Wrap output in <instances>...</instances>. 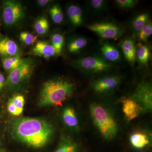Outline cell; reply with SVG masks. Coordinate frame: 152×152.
I'll return each mask as SVG.
<instances>
[{"label": "cell", "instance_id": "4316f807", "mask_svg": "<svg viewBox=\"0 0 152 152\" xmlns=\"http://www.w3.org/2000/svg\"><path fill=\"white\" fill-rule=\"evenodd\" d=\"M20 40L27 45H32L35 42L37 38L28 32L23 31L20 33Z\"/></svg>", "mask_w": 152, "mask_h": 152}, {"label": "cell", "instance_id": "8992f818", "mask_svg": "<svg viewBox=\"0 0 152 152\" xmlns=\"http://www.w3.org/2000/svg\"><path fill=\"white\" fill-rule=\"evenodd\" d=\"M78 69L88 72L99 73L109 70L111 65L102 58L96 56H88L79 59L73 63Z\"/></svg>", "mask_w": 152, "mask_h": 152}, {"label": "cell", "instance_id": "9a60e30c", "mask_svg": "<svg viewBox=\"0 0 152 152\" xmlns=\"http://www.w3.org/2000/svg\"><path fill=\"white\" fill-rule=\"evenodd\" d=\"M77 144L69 137H63L54 152H77Z\"/></svg>", "mask_w": 152, "mask_h": 152}, {"label": "cell", "instance_id": "4fadbf2b", "mask_svg": "<svg viewBox=\"0 0 152 152\" xmlns=\"http://www.w3.org/2000/svg\"><path fill=\"white\" fill-rule=\"evenodd\" d=\"M32 52L34 55L49 58L56 55V51L52 45L45 41H39L33 47Z\"/></svg>", "mask_w": 152, "mask_h": 152}, {"label": "cell", "instance_id": "7402d4cb", "mask_svg": "<svg viewBox=\"0 0 152 152\" xmlns=\"http://www.w3.org/2000/svg\"><path fill=\"white\" fill-rule=\"evenodd\" d=\"M88 42L84 38L80 37L75 39L70 42L68 45V49L69 52L75 53L84 48L87 45Z\"/></svg>", "mask_w": 152, "mask_h": 152}, {"label": "cell", "instance_id": "f546056e", "mask_svg": "<svg viewBox=\"0 0 152 152\" xmlns=\"http://www.w3.org/2000/svg\"><path fill=\"white\" fill-rule=\"evenodd\" d=\"M118 6L122 8H131L135 5L137 1L133 0H117L115 1Z\"/></svg>", "mask_w": 152, "mask_h": 152}, {"label": "cell", "instance_id": "2e32d148", "mask_svg": "<svg viewBox=\"0 0 152 152\" xmlns=\"http://www.w3.org/2000/svg\"><path fill=\"white\" fill-rule=\"evenodd\" d=\"M121 47L126 59L130 62H134L136 57V49L134 41L126 39L122 42Z\"/></svg>", "mask_w": 152, "mask_h": 152}, {"label": "cell", "instance_id": "d4e9b609", "mask_svg": "<svg viewBox=\"0 0 152 152\" xmlns=\"http://www.w3.org/2000/svg\"><path fill=\"white\" fill-rule=\"evenodd\" d=\"M51 42L52 46L55 49L56 55H60L64 47V37L60 34H54L52 36Z\"/></svg>", "mask_w": 152, "mask_h": 152}, {"label": "cell", "instance_id": "484cf974", "mask_svg": "<svg viewBox=\"0 0 152 152\" xmlns=\"http://www.w3.org/2000/svg\"><path fill=\"white\" fill-rule=\"evenodd\" d=\"M152 34V23L150 20L148 23L139 32V39L140 41H146Z\"/></svg>", "mask_w": 152, "mask_h": 152}, {"label": "cell", "instance_id": "ffe728a7", "mask_svg": "<svg viewBox=\"0 0 152 152\" xmlns=\"http://www.w3.org/2000/svg\"><path fill=\"white\" fill-rule=\"evenodd\" d=\"M35 31L38 35H43L48 31L49 24L46 18L40 17L37 19L34 25Z\"/></svg>", "mask_w": 152, "mask_h": 152}, {"label": "cell", "instance_id": "5b68a950", "mask_svg": "<svg viewBox=\"0 0 152 152\" xmlns=\"http://www.w3.org/2000/svg\"><path fill=\"white\" fill-rule=\"evenodd\" d=\"M24 15V10L20 3L11 0L4 2L2 18L4 24L7 26L16 25Z\"/></svg>", "mask_w": 152, "mask_h": 152}, {"label": "cell", "instance_id": "d6986e66", "mask_svg": "<svg viewBox=\"0 0 152 152\" xmlns=\"http://www.w3.org/2000/svg\"><path fill=\"white\" fill-rule=\"evenodd\" d=\"M23 59L20 56L3 58L2 64L5 70L10 73L17 69L23 62Z\"/></svg>", "mask_w": 152, "mask_h": 152}, {"label": "cell", "instance_id": "44dd1931", "mask_svg": "<svg viewBox=\"0 0 152 152\" xmlns=\"http://www.w3.org/2000/svg\"><path fill=\"white\" fill-rule=\"evenodd\" d=\"M136 56L141 64H146L150 57V51L148 47L145 45H140L137 50L136 51Z\"/></svg>", "mask_w": 152, "mask_h": 152}, {"label": "cell", "instance_id": "ba28073f", "mask_svg": "<svg viewBox=\"0 0 152 152\" xmlns=\"http://www.w3.org/2000/svg\"><path fill=\"white\" fill-rule=\"evenodd\" d=\"M88 28L104 39H116L121 37L122 34L121 28L112 23H96L89 25Z\"/></svg>", "mask_w": 152, "mask_h": 152}, {"label": "cell", "instance_id": "4dcf8cb0", "mask_svg": "<svg viewBox=\"0 0 152 152\" xmlns=\"http://www.w3.org/2000/svg\"><path fill=\"white\" fill-rule=\"evenodd\" d=\"M105 1L103 0H92L91 1V6L96 10H100L104 5Z\"/></svg>", "mask_w": 152, "mask_h": 152}, {"label": "cell", "instance_id": "1f68e13d", "mask_svg": "<svg viewBox=\"0 0 152 152\" xmlns=\"http://www.w3.org/2000/svg\"><path fill=\"white\" fill-rule=\"evenodd\" d=\"M6 79L2 74L0 73V91L2 90L5 85Z\"/></svg>", "mask_w": 152, "mask_h": 152}, {"label": "cell", "instance_id": "cb8c5ba5", "mask_svg": "<svg viewBox=\"0 0 152 152\" xmlns=\"http://www.w3.org/2000/svg\"><path fill=\"white\" fill-rule=\"evenodd\" d=\"M50 15L53 21L56 24H60L64 19V14L61 7L58 4H56L52 7L49 11Z\"/></svg>", "mask_w": 152, "mask_h": 152}, {"label": "cell", "instance_id": "3957f363", "mask_svg": "<svg viewBox=\"0 0 152 152\" xmlns=\"http://www.w3.org/2000/svg\"><path fill=\"white\" fill-rule=\"evenodd\" d=\"M90 113L93 122L103 137L108 140L115 138L118 127L109 110L101 104L93 103L90 106Z\"/></svg>", "mask_w": 152, "mask_h": 152}, {"label": "cell", "instance_id": "e575fe53", "mask_svg": "<svg viewBox=\"0 0 152 152\" xmlns=\"http://www.w3.org/2000/svg\"><path fill=\"white\" fill-rule=\"evenodd\" d=\"M1 145V140H0V146Z\"/></svg>", "mask_w": 152, "mask_h": 152}, {"label": "cell", "instance_id": "5bb4252c", "mask_svg": "<svg viewBox=\"0 0 152 152\" xmlns=\"http://www.w3.org/2000/svg\"><path fill=\"white\" fill-rule=\"evenodd\" d=\"M130 142L133 148L141 150L148 146L151 143V138L148 134L142 132L133 133L130 137Z\"/></svg>", "mask_w": 152, "mask_h": 152}, {"label": "cell", "instance_id": "ac0fdd59", "mask_svg": "<svg viewBox=\"0 0 152 152\" xmlns=\"http://www.w3.org/2000/svg\"><path fill=\"white\" fill-rule=\"evenodd\" d=\"M68 16L71 23L75 26H80L83 23V13L78 6L71 5L67 9Z\"/></svg>", "mask_w": 152, "mask_h": 152}, {"label": "cell", "instance_id": "d6a6232c", "mask_svg": "<svg viewBox=\"0 0 152 152\" xmlns=\"http://www.w3.org/2000/svg\"><path fill=\"white\" fill-rule=\"evenodd\" d=\"M50 1L49 0H39L37 1L39 6L41 7H44L48 4V3L50 2Z\"/></svg>", "mask_w": 152, "mask_h": 152}, {"label": "cell", "instance_id": "9c48e42d", "mask_svg": "<svg viewBox=\"0 0 152 152\" xmlns=\"http://www.w3.org/2000/svg\"><path fill=\"white\" fill-rule=\"evenodd\" d=\"M121 79L118 76H110L97 80L93 84V88L96 93L104 94L115 89L118 86Z\"/></svg>", "mask_w": 152, "mask_h": 152}, {"label": "cell", "instance_id": "603a6c76", "mask_svg": "<svg viewBox=\"0 0 152 152\" xmlns=\"http://www.w3.org/2000/svg\"><path fill=\"white\" fill-rule=\"evenodd\" d=\"M149 21V16L148 14H141L136 17L133 21V28L136 31L140 32Z\"/></svg>", "mask_w": 152, "mask_h": 152}, {"label": "cell", "instance_id": "277c9868", "mask_svg": "<svg viewBox=\"0 0 152 152\" xmlns=\"http://www.w3.org/2000/svg\"><path fill=\"white\" fill-rule=\"evenodd\" d=\"M34 67L35 63L32 59H24L17 69L10 73L6 80L5 86L11 90L18 89L29 79Z\"/></svg>", "mask_w": 152, "mask_h": 152}, {"label": "cell", "instance_id": "8fae6325", "mask_svg": "<svg viewBox=\"0 0 152 152\" xmlns=\"http://www.w3.org/2000/svg\"><path fill=\"white\" fill-rule=\"evenodd\" d=\"M20 49L15 42L6 37H0V56L3 58L18 56Z\"/></svg>", "mask_w": 152, "mask_h": 152}, {"label": "cell", "instance_id": "7a4b0ae2", "mask_svg": "<svg viewBox=\"0 0 152 152\" xmlns=\"http://www.w3.org/2000/svg\"><path fill=\"white\" fill-rule=\"evenodd\" d=\"M74 85L61 78L48 80L42 86L38 106L41 107L62 105L73 94Z\"/></svg>", "mask_w": 152, "mask_h": 152}, {"label": "cell", "instance_id": "83f0119b", "mask_svg": "<svg viewBox=\"0 0 152 152\" xmlns=\"http://www.w3.org/2000/svg\"><path fill=\"white\" fill-rule=\"evenodd\" d=\"M11 100L16 106L19 111L22 114L24 110L25 104V98L23 96L20 94L15 95L11 98Z\"/></svg>", "mask_w": 152, "mask_h": 152}, {"label": "cell", "instance_id": "f1b7e54d", "mask_svg": "<svg viewBox=\"0 0 152 152\" xmlns=\"http://www.w3.org/2000/svg\"><path fill=\"white\" fill-rule=\"evenodd\" d=\"M7 110L9 113L14 116H20L22 115L16 106L13 102L10 99L7 104Z\"/></svg>", "mask_w": 152, "mask_h": 152}, {"label": "cell", "instance_id": "836d02e7", "mask_svg": "<svg viewBox=\"0 0 152 152\" xmlns=\"http://www.w3.org/2000/svg\"><path fill=\"white\" fill-rule=\"evenodd\" d=\"M0 152H6L4 150L0 149Z\"/></svg>", "mask_w": 152, "mask_h": 152}, {"label": "cell", "instance_id": "6da1fadb", "mask_svg": "<svg viewBox=\"0 0 152 152\" xmlns=\"http://www.w3.org/2000/svg\"><path fill=\"white\" fill-rule=\"evenodd\" d=\"M10 131L17 141L34 149L45 146L54 134L55 128L50 122L38 118H21L11 122Z\"/></svg>", "mask_w": 152, "mask_h": 152}, {"label": "cell", "instance_id": "e0dca14e", "mask_svg": "<svg viewBox=\"0 0 152 152\" xmlns=\"http://www.w3.org/2000/svg\"><path fill=\"white\" fill-rule=\"evenodd\" d=\"M101 51L106 60L110 61H117L121 59L119 52L110 44L106 43L103 45Z\"/></svg>", "mask_w": 152, "mask_h": 152}, {"label": "cell", "instance_id": "30bf717a", "mask_svg": "<svg viewBox=\"0 0 152 152\" xmlns=\"http://www.w3.org/2000/svg\"><path fill=\"white\" fill-rule=\"evenodd\" d=\"M122 110L125 119L128 121L135 119L144 112L140 105L132 98H128L123 100Z\"/></svg>", "mask_w": 152, "mask_h": 152}, {"label": "cell", "instance_id": "52a82bcc", "mask_svg": "<svg viewBox=\"0 0 152 152\" xmlns=\"http://www.w3.org/2000/svg\"><path fill=\"white\" fill-rule=\"evenodd\" d=\"M131 98L140 105L144 111H151L152 89L151 83H144L140 85Z\"/></svg>", "mask_w": 152, "mask_h": 152}, {"label": "cell", "instance_id": "7c38bea8", "mask_svg": "<svg viewBox=\"0 0 152 152\" xmlns=\"http://www.w3.org/2000/svg\"><path fill=\"white\" fill-rule=\"evenodd\" d=\"M63 123L66 126L72 130L78 129L79 120L75 110L73 108L67 107L64 109L62 113Z\"/></svg>", "mask_w": 152, "mask_h": 152}]
</instances>
